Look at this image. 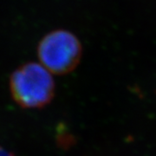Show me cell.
I'll return each instance as SVG.
<instances>
[{
  "mask_svg": "<svg viewBox=\"0 0 156 156\" xmlns=\"http://www.w3.org/2000/svg\"><path fill=\"white\" fill-rule=\"evenodd\" d=\"M0 156H14L11 153L5 150V148L0 147Z\"/></svg>",
  "mask_w": 156,
  "mask_h": 156,
  "instance_id": "obj_3",
  "label": "cell"
},
{
  "mask_svg": "<svg viewBox=\"0 0 156 156\" xmlns=\"http://www.w3.org/2000/svg\"><path fill=\"white\" fill-rule=\"evenodd\" d=\"M83 56L81 41L67 30H55L46 34L37 46L40 63L51 74L66 75L72 72Z\"/></svg>",
  "mask_w": 156,
  "mask_h": 156,
  "instance_id": "obj_2",
  "label": "cell"
},
{
  "mask_svg": "<svg viewBox=\"0 0 156 156\" xmlns=\"http://www.w3.org/2000/svg\"><path fill=\"white\" fill-rule=\"evenodd\" d=\"M13 100L24 108H41L54 98L56 84L51 73L41 63L27 62L11 74Z\"/></svg>",
  "mask_w": 156,
  "mask_h": 156,
  "instance_id": "obj_1",
  "label": "cell"
}]
</instances>
